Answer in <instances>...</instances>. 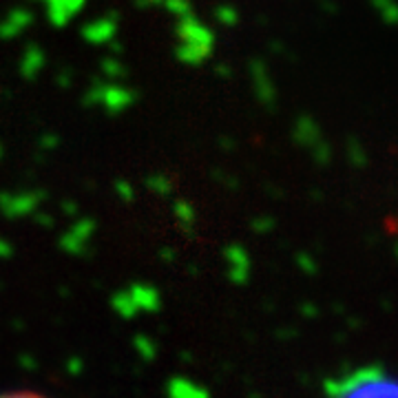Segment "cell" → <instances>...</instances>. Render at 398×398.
Here are the masks:
<instances>
[{
	"mask_svg": "<svg viewBox=\"0 0 398 398\" xmlns=\"http://www.w3.org/2000/svg\"><path fill=\"white\" fill-rule=\"evenodd\" d=\"M325 398H398V388L383 365H360L332 379Z\"/></svg>",
	"mask_w": 398,
	"mask_h": 398,
	"instance_id": "6da1fadb",
	"label": "cell"
},
{
	"mask_svg": "<svg viewBox=\"0 0 398 398\" xmlns=\"http://www.w3.org/2000/svg\"><path fill=\"white\" fill-rule=\"evenodd\" d=\"M0 398H47L38 392H29V390H18V392H5L0 394Z\"/></svg>",
	"mask_w": 398,
	"mask_h": 398,
	"instance_id": "7a4b0ae2",
	"label": "cell"
}]
</instances>
